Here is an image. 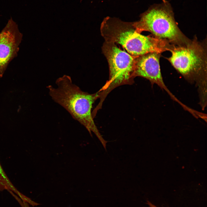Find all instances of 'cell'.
I'll use <instances>...</instances> for the list:
<instances>
[{
	"instance_id": "obj_2",
	"label": "cell",
	"mask_w": 207,
	"mask_h": 207,
	"mask_svg": "<svg viewBox=\"0 0 207 207\" xmlns=\"http://www.w3.org/2000/svg\"><path fill=\"white\" fill-rule=\"evenodd\" d=\"M100 30L105 41L120 44L129 53L135 57L150 52L170 51L173 47L166 40L138 32L133 22H124L117 18H105Z\"/></svg>"
},
{
	"instance_id": "obj_8",
	"label": "cell",
	"mask_w": 207,
	"mask_h": 207,
	"mask_svg": "<svg viewBox=\"0 0 207 207\" xmlns=\"http://www.w3.org/2000/svg\"><path fill=\"white\" fill-rule=\"evenodd\" d=\"M11 191L17 195L21 199L24 200L26 196L20 192L15 187L8 177L0 163V190Z\"/></svg>"
},
{
	"instance_id": "obj_1",
	"label": "cell",
	"mask_w": 207,
	"mask_h": 207,
	"mask_svg": "<svg viewBox=\"0 0 207 207\" xmlns=\"http://www.w3.org/2000/svg\"><path fill=\"white\" fill-rule=\"evenodd\" d=\"M56 84L55 87L51 85L47 87L51 99L84 125L91 134V131L94 133L102 145L105 144L106 141L100 134L92 116L93 105L99 98L98 91L93 94L84 91L67 76L58 79Z\"/></svg>"
},
{
	"instance_id": "obj_5",
	"label": "cell",
	"mask_w": 207,
	"mask_h": 207,
	"mask_svg": "<svg viewBox=\"0 0 207 207\" xmlns=\"http://www.w3.org/2000/svg\"><path fill=\"white\" fill-rule=\"evenodd\" d=\"M103 52L108 62L109 78L98 91L99 102L95 107L98 110L107 95L118 86L131 85L134 83L135 58L119 48L116 44L105 41L102 47Z\"/></svg>"
},
{
	"instance_id": "obj_6",
	"label": "cell",
	"mask_w": 207,
	"mask_h": 207,
	"mask_svg": "<svg viewBox=\"0 0 207 207\" xmlns=\"http://www.w3.org/2000/svg\"><path fill=\"white\" fill-rule=\"evenodd\" d=\"M23 35L12 17L0 32V78L18 55Z\"/></svg>"
},
{
	"instance_id": "obj_7",
	"label": "cell",
	"mask_w": 207,
	"mask_h": 207,
	"mask_svg": "<svg viewBox=\"0 0 207 207\" xmlns=\"http://www.w3.org/2000/svg\"><path fill=\"white\" fill-rule=\"evenodd\" d=\"M161 55L160 53L152 52L136 57L134 77H141L149 80L152 84L157 85L179 104L181 102L168 90L164 82L160 65Z\"/></svg>"
},
{
	"instance_id": "obj_4",
	"label": "cell",
	"mask_w": 207,
	"mask_h": 207,
	"mask_svg": "<svg viewBox=\"0 0 207 207\" xmlns=\"http://www.w3.org/2000/svg\"><path fill=\"white\" fill-rule=\"evenodd\" d=\"M206 40L201 42L195 37L186 46H173L170 51L171 56L166 58L186 79L204 86L206 81Z\"/></svg>"
},
{
	"instance_id": "obj_3",
	"label": "cell",
	"mask_w": 207,
	"mask_h": 207,
	"mask_svg": "<svg viewBox=\"0 0 207 207\" xmlns=\"http://www.w3.org/2000/svg\"><path fill=\"white\" fill-rule=\"evenodd\" d=\"M133 23L138 32H149L154 37L166 40L175 46H185L192 41L179 28L172 8L166 0L152 5L141 15L139 21Z\"/></svg>"
},
{
	"instance_id": "obj_9",
	"label": "cell",
	"mask_w": 207,
	"mask_h": 207,
	"mask_svg": "<svg viewBox=\"0 0 207 207\" xmlns=\"http://www.w3.org/2000/svg\"><path fill=\"white\" fill-rule=\"evenodd\" d=\"M147 204L148 206V207H157L149 201H147Z\"/></svg>"
}]
</instances>
